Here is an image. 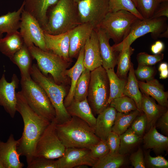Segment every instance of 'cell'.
Here are the masks:
<instances>
[{"label":"cell","instance_id":"25","mask_svg":"<svg viewBox=\"0 0 168 168\" xmlns=\"http://www.w3.org/2000/svg\"><path fill=\"white\" fill-rule=\"evenodd\" d=\"M84 46L81 49L77 60L72 67L66 71V75L71 79V85L69 91L65 97L64 104L67 107L73 100L74 91L76 85L83 72L86 69L83 63Z\"/></svg>","mask_w":168,"mask_h":168},{"label":"cell","instance_id":"32","mask_svg":"<svg viewBox=\"0 0 168 168\" xmlns=\"http://www.w3.org/2000/svg\"><path fill=\"white\" fill-rule=\"evenodd\" d=\"M110 87L109 105L114 99L123 96L124 90L127 82V79L119 77L115 72L114 69L106 70Z\"/></svg>","mask_w":168,"mask_h":168},{"label":"cell","instance_id":"29","mask_svg":"<svg viewBox=\"0 0 168 168\" xmlns=\"http://www.w3.org/2000/svg\"><path fill=\"white\" fill-rule=\"evenodd\" d=\"M32 58L28 47L24 44L10 59L19 68L21 77L28 78L31 77Z\"/></svg>","mask_w":168,"mask_h":168},{"label":"cell","instance_id":"28","mask_svg":"<svg viewBox=\"0 0 168 168\" xmlns=\"http://www.w3.org/2000/svg\"><path fill=\"white\" fill-rule=\"evenodd\" d=\"M128 72L127 82L123 91V95L133 99L135 102L138 110L142 112L141 111L142 94L139 90L138 80L134 73L132 63Z\"/></svg>","mask_w":168,"mask_h":168},{"label":"cell","instance_id":"53","mask_svg":"<svg viewBox=\"0 0 168 168\" xmlns=\"http://www.w3.org/2000/svg\"><path fill=\"white\" fill-rule=\"evenodd\" d=\"M168 37V28L163 32L160 34L159 38H166Z\"/></svg>","mask_w":168,"mask_h":168},{"label":"cell","instance_id":"40","mask_svg":"<svg viewBox=\"0 0 168 168\" xmlns=\"http://www.w3.org/2000/svg\"><path fill=\"white\" fill-rule=\"evenodd\" d=\"M144 160L146 168H168V161L163 156L158 155L152 157L150 154V151L144 152Z\"/></svg>","mask_w":168,"mask_h":168},{"label":"cell","instance_id":"47","mask_svg":"<svg viewBox=\"0 0 168 168\" xmlns=\"http://www.w3.org/2000/svg\"><path fill=\"white\" fill-rule=\"evenodd\" d=\"M106 140L109 147V152L111 153H119L120 144L119 135L112 131L109 134Z\"/></svg>","mask_w":168,"mask_h":168},{"label":"cell","instance_id":"44","mask_svg":"<svg viewBox=\"0 0 168 168\" xmlns=\"http://www.w3.org/2000/svg\"><path fill=\"white\" fill-rule=\"evenodd\" d=\"M147 124L146 116L144 113H141L135 119L130 128L136 134L142 138L146 130Z\"/></svg>","mask_w":168,"mask_h":168},{"label":"cell","instance_id":"42","mask_svg":"<svg viewBox=\"0 0 168 168\" xmlns=\"http://www.w3.org/2000/svg\"><path fill=\"white\" fill-rule=\"evenodd\" d=\"M156 72L155 67L150 66L138 65L134 70L136 77L140 81H148L154 78Z\"/></svg>","mask_w":168,"mask_h":168},{"label":"cell","instance_id":"36","mask_svg":"<svg viewBox=\"0 0 168 168\" xmlns=\"http://www.w3.org/2000/svg\"><path fill=\"white\" fill-rule=\"evenodd\" d=\"M91 72L85 69L78 80L75 86L73 100L77 101L87 98Z\"/></svg>","mask_w":168,"mask_h":168},{"label":"cell","instance_id":"21","mask_svg":"<svg viewBox=\"0 0 168 168\" xmlns=\"http://www.w3.org/2000/svg\"><path fill=\"white\" fill-rule=\"evenodd\" d=\"M117 113L114 108L109 105L98 115L94 132L96 136L100 139L106 140L112 131Z\"/></svg>","mask_w":168,"mask_h":168},{"label":"cell","instance_id":"54","mask_svg":"<svg viewBox=\"0 0 168 168\" xmlns=\"http://www.w3.org/2000/svg\"><path fill=\"white\" fill-rule=\"evenodd\" d=\"M0 168H5L4 167L1 162V161L0 160Z\"/></svg>","mask_w":168,"mask_h":168},{"label":"cell","instance_id":"49","mask_svg":"<svg viewBox=\"0 0 168 168\" xmlns=\"http://www.w3.org/2000/svg\"><path fill=\"white\" fill-rule=\"evenodd\" d=\"M163 3L160 5L155 12L152 18H158L161 17H168V4L167 2H163Z\"/></svg>","mask_w":168,"mask_h":168},{"label":"cell","instance_id":"18","mask_svg":"<svg viewBox=\"0 0 168 168\" xmlns=\"http://www.w3.org/2000/svg\"><path fill=\"white\" fill-rule=\"evenodd\" d=\"M69 31L60 34L53 35L44 31V35L48 50L58 55L66 61L71 62L72 59L69 56Z\"/></svg>","mask_w":168,"mask_h":168},{"label":"cell","instance_id":"12","mask_svg":"<svg viewBox=\"0 0 168 168\" xmlns=\"http://www.w3.org/2000/svg\"><path fill=\"white\" fill-rule=\"evenodd\" d=\"M82 23L97 27L109 12L108 0H82L77 3Z\"/></svg>","mask_w":168,"mask_h":168},{"label":"cell","instance_id":"6","mask_svg":"<svg viewBox=\"0 0 168 168\" xmlns=\"http://www.w3.org/2000/svg\"><path fill=\"white\" fill-rule=\"evenodd\" d=\"M21 92L27 104L36 114L50 122L55 119V109L42 87L30 77H21Z\"/></svg>","mask_w":168,"mask_h":168},{"label":"cell","instance_id":"45","mask_svg":"<svg viewBox=\"0 0 168 168\" xmlns=\"http://www.w3.org/2000/svg\"><path fill=\"white\" fill-rule=\"evenodd\" d=\"M93 157L98 159L110 152V149L106 140H100L89 148Z\"/></svg>","mask_w":168,"mask_h":168},{"label":"cell","instance_id":"24","mask_svg":"<svg viewBox=\"0 0 168 168\" xmlns=\"http://www.w3.org/2000/svg\"><path fill=\"white\" fill-rule=\"evenodd\" d=\"M143 146L146 149H152L156 154L168 151V137L159 133L155 125L143 136Z\"/></svg>","mask_w":168,"mask_h":168},{"label":"cell","instance_id":"51","mask_svg":"<svg viewBox=\"0 0 168 168\" xmlns=\"http://www.w3.org/2000/svg\"><path fill=\"white\" fill-rule=\"evenodd\" d=\"M168 77V69H167L160 72V78L165 79Z\"/></svg>","mask_w":168,"mask_h":168},{"label":"cell","instance_id":"22","mask_svg":"<svg viewBox=\"0 0 168 168\" xmlns=\"http://www.w3.org/2000/svg\"><path fill=\"white\" fill-rule=\"evenodd\" d=\"M167 110V108L157 104L154 99L142 93L141 111L147 119V131L155 125L158 119Z\"/></svg>","mask_w":168,"mask_h":168},{"label":"cell","instance_id":"7","mask_svg":"<svg viewBox=\"0 0 168 168\" xmlns=\"http://www.w3.org/2000/svg\"><path fill=\"white\" fill-rule=\"evenodd\" d=\"M109 81L106 70L102 66L91 72L87 99L94 115H98L109 105Z\"/></svg>","mask_w":168,"mask_h":168},{"label":"cell","instance_id":"15","mask_svg":"<svg viewBox=\"0 0 168 168\" xmlns=\"http://www.w3.org/2000/svg\"><path fill=\"white\" fill-rule=\"evenodd\" d=\"M18 141L11 134L7 141L0 140V160L5 168H22L24 164L20 160L17 146Z\"/></svg>","mask_w":168,"mask_h":168},{"label":"cell","instance_id":"43","mask_svg":"<svg viewBox=\"0 0 168 168\" xmlns=\"http://www.w3.org/2000/svg\"><path fill=\"white\" fill-rule=\"evenodd\" d=\"M27 168H58L57 160L43 157H35Z\"/></svg>","mask_w":168,"mask_h":168},{"label":"cell","instance_id":"48","mask_svg":"<svg viewBox=\"0 0 168 168\" xmlns=\"http://www.w3.org/2000/svg\"><path fill=\"white\" fill-rule=\"evenodd\" d=\"M155 126L159 129L162 134L168 135V111L164 113L157 120Z\"/></svg>","mask_w":168,"mask_h":168},{"label":"cell","instance_id":"19","mask_svg":"<svg viewBox=\"0 0 168 168\" xmlns=\"http://www.w3.org/2000/svg\"><path fill=\"white\" fill-rule=\"evenodd\" d=\"M94 29L99 40L102 67L105 70L114 69L117 64L119 53L115 52L112 49L109 43L110 38L104 30L99 27Z\"/></svg>","mask_w":168,"mask_h":168},{"label":"cell","instance_id":"1","mask_svg":"<svg viewBox=\"0 0 168 168\" xmlns=\"http://www.w3.org/2000/svg\"><path fill=\"white\" fill-rule=\"evenodd\" d=\"M16 109L24 123L22 135L18 140L17 149L20 155L25 156L27 165L34 158L36 144L50 122L35 112L27 104L21 91L16 93Z\"/></svg>","mask_w":168,"mask_h":168},{"label":"cell","instance_id":"27","mask_svg":"<svg viewBox=\"0 0 168 168\" xmlns=\"http://www.w3.org/2000/svg\"><path fill=\"white\" fill-rule=\"evenodd\" d=\"M24 44L20 32L18 30L12 32L0 39V51L11 59Z\"/></svg>","mask_w":168,"mask_h":168},{"label":"cell","instance_id":"41","mask_svg":"<svg viewBox=\"0 0 168 168\" xmlns=\"http://www.w3.org/2000/svg\"><path fill=\"white\" fill-rule=\"evenodd\" d=\"M164 58V54L161 53L150 55L146 52H141L137 56L138 65L152 66L161 61Z\"/></svg>","mask_w":168,"mask_h":168},{"label":"cell","instance_id":"11","mask_svg":"<svg viewBox=\"0 0 168 168\" xmlns=\"http://www.w3.org/2000/svg\"><path fill=\"white\" fill-rule=\"evenodd\" d=\"M19 29L24 44L27 47L34 44L44 51H48L43 30L35 18L24 9L21 15Z\"/></svg>","mask_w":168,"mask_h":168},{"label":"cell","instance_id":"46","mask_svg":"<svg viewBox=\"0 0 168 168\" xmlns=\"http://www.w3.org/2000/svg\"><path fill=\"white\" fill-rule=\"evenodd\" d=\"M129 160L134 168H146L144 153L141 148H139L137 151L132 154Z\"/></svg>","mask_w":168,"mask_h":168},{"label":"cell","instance_id":"4","mask_svg":"<svg viewBox=\"0 0 168 168\" xmlns=\"http://www.w3.org/2000/svg\"><path fill=\"white\" fill-rule=\"evenodd\" d=\"M30 74L32 79L42 87L48 96L55 111L54 120L57 124L63 123L70 119L71 116L64 104L67 94L64 85L57 84L53 79L44 75L35 63L32 65Z\"/></svg>","mask_w":168,"mask_h":168},{"label":"cell","instance_id":"2","mask_svg":"<svg viewBox=\"0 0 168 168\" xmlns=\"http://www.w3.org/2000/svg\"><path fill=\"white\" fill-rule=\"evenodd\" d=\"M58 135L66 148H89L100 139L95 134L94 130L85 121L75 116L60 124H56Z\"/></svg>","mask_w":168,"mask_h":168},{"label":"cell","instance_id":"52","mask_svg":"<svg viewBox=\"0 0 168 168\" xmlns=\"http://www.w3.org/2000/svg\"><path fill=\"white\" fill-rule=\"evenodd\" d=\"M168 69V65L166 63H161L158 67V70L159 72Z\"/></svg>","mask_w":168,"mask_h":168},{"label":"cell","instance_id":"16","mask_svg":"<svg viewBox=\"0 0 168 168\" xmlns=\"http://www.w3.org/2000/svg\"><path fill=\"white\" fill-rule=\"evenodd\" d=\"M94 28L90 23H82L70 30L69 56L71 59L78 55Z\"/></svg>","mask_w":168,"mask_h":168},{"label":"cell","instance_id":"14","mask_svg":"<svg viewBox=\"0 0 168 168\" xmlns=\"http://www.w3.org/2000/svg\"><path fill=\"white\" fill-rule=\"evenodd\" d=\"M19 83V80L15 74H13L10 82L7 81L4 74L0 79V105L12 118H14L16 111V89Z\"/></svg>","mask_w":168,"mask_h":168},{"label":"cell","instance_id":"34","mask_svg":"<svg viewBox=\"0 0 168 168\" xmlns=\"http://www.w3.org/2000/svg\"><path fill=\"white\" fill-rule=\"evenodd\" d=\"M119 136L120 144L119 153L124 156L139 143L142 139V138L136 134L130 127Z\"/></svg>","mask_w":168,"mask_h":168},{"label":"cell","instance_id":"38","mask_svg":"<svg viewBox=\"0 0 168 168\" xmlns=\"http://www.w3.org/2000/svg\"><path fill=\"white\" fill-rule=\"evenodd\" d=\"M109 106L114 108L117 112L123 113H127L138 109L134 100L125 95L113 100Z\"/></svg>","mask_w":168,"mask_h":168},{"label":"cell","instance_id":"30","mask_svg":"<svg viewBox=\"0 0 168 168\" xmlns=\"http://www.w3.org/2000/svg\"><path fill=\"white\" fill-rule=\"evenodd\" d=\"M22 2L20 7L16 11L8 12L0 16V32L7 33L17 31L20 28L21 14L24 8Z\"/></svg>","mask_w":168,"mask_h":168},{"label":"cell","instance_id":"17","mask_svg":"<svg viewBox=\"0 0 168 168\" xmlns=\"http://www.w3.org/2000/svg\"><path fill=\"white\" fill-rule=\"evenodd\" d=\"M84 49L83 63L86 69L91 72L102 66L99 40L94 29L87 39Z\"/></svg>","mask_w":168,"mask_h":168},{"label":"cell","instance_id":"20","mask_svg":"<svg viewBox=\"0 0 168 168\" xmlns=\"http://www.w3.org/2000/svg\"><path fill=\"white\" fill-rule=\"evenodd\" d=\"M24 10L29 12L38 21L43 30L48 21L47 12L58 0H22Z\"/></svg>","mask_w":168,"mask_h":168},{"label":"cell","instance_id":"5","mask_svg":"<svg viewBox=\"0 0 168 168\" xmlns=\"http://www.w3.org/2000/svg\"><path fill=\"white\" fill-rule=\"evenodd\" d=\"M28 48L33 58L36 61L38 68L44 75L50 74L54 82L58 85H64L68 82L65 72L70 62L51 52L44 51L34 44Z\"/></svg>","mask_w":168,"mask_h":168},{"label":"cell","instance_id":"31","mask_svg":"<svg viewBox=\"0 0 168 168\" xmlns=\"http://www.w3.org/2000/svg\"><path fill=\"white\" fill-rule=\"evenodd\" d=\"M142 112L137 109L127 113L117 112L112 131L119 135L130 126L136 117Z\"/></svg>","mask_w":168,"mask_h":168},{"label":"cell","instance_id":"9","mask_svg":"<svg viewBox=\"0 0 168 168\" xmlns=\"http://www.w3.org/2000/svg\"><path fill=\"white\" fill-rule=\"evenodd\" d=\"M138 19L125 10L109 12L97 27L104 30L115 44H118L125 38L132 25Z\"/></svg>","mask_w":168,"mask_h":168},{"label":"cell","instance_id":"33","mask_svg":"<svg viewBox=\"0 0 168 168\" xmlns=\"http://www.w3.org/2000/svg\"><path fill=\"white\" fill-rule=\"evenodd\" d=\"M134 49L130 46L123 48L118 54L117 64L118 67L116 74L122 78H127V75L132 62L131 56Z\"/></svg>","mask_w":168,"mask_h":168},{"label":"cell","instance_id":"3","mask_svg":"<svg viewBox=\"0 0 168 168\" xmlns=\"http://www.w3.org/2000/svg\"><path fill=\"white\" fill-rule=\"evenodd\" d=\"M82 23L75 0H58L52 6L43 30L56 35L68 31Z\"/></svg>","mask_w":168,"mask_h":168},{"label":"cell","instance_id":"58","mask_svg":"<svg viewBox=\"0 0 168 168\" xmlns=\"http://www.w3.org/2000/svg\"><path fill=\"white\" fill-rule=\"evenodd\" d=\"M75 0L76 2H77V3H78V2H79V1L82 0Z\"/></svg>","mask_w":168,"mask_h":168},{"label":"cell","instance_id":"50","mask_svg":"<svg viewBox=\"0 0 168 168\" xmlns=\"http://www.w3.org/2000/svg\"><path fill=\"white\" fill-rule=\"evenodd\" d=\"M164 48V43L160 40H157L151 45V50L153 54H156L161 53Z\"/></svg>","mask_w":168,"mask_h":168},{"label":"cell","instance_id":"10","mask_svg":"<svg viewBox=\"0 0 168 168\" xmlns=\"http://www.w3.org/2000/svg\"><path fill=\"white\" fill-rule=\"evenodd\" d=\"M54 119L45 129L36 145L34 158L58 159L64 154L66 147L57 134Z\"/></svg>","mask_w":168,"mask_h":168},{"label":"cell","instance_id":"35","mask_svg":"<svg viewBox=\"0 0 168 168\" xmlns=\"http://www.w3.org/2000/svg\"><path fill=\"white\" fill-rule=\"evenodd\" d=\"M125 162L124 155L109 152L98 159L92 168H118L123 165Z\"/></svg>","mask_w":168,"mask_h":168},{"label":"cell","instance_id":"56","mask_svg":"<svg viewBox=\"0 0 168 168\" xmlns=\"http://www.w3.org/2000/svg\"><path fill=\"white\" fill-rule=\"evenodd\" d=\"M2 33L0 32V39L2 38Z\"/></svg>","mask_w":168,"mask_h":168},{"label":"cell","instance_id":"39","mask_svg":"<svg viewBox=\"0 0 168 168\" xmlns=\"http://www.w3.org/2000/svg\"><path fill=\"white\" fill-rule=\"evenodd\" d=\"M159 0H136L135 6L143 18L152 17L159 7Z\"/></svg>","mask_w":168,"mask_h":168},{"label":"cell","instance_id":"13","mask_svg":"<svg viewBox=\"0 0 168 168\" xmlns=\"http://www.w3.org/2000/svg\"><path fill=\"white\" fill-rule=\"evenodd\" d=\"M97 160L93 157L88 148L68 147L57 161L58 168H75L81 165L92 168Z\"/></svg>","mask_w":168,"mask_h":168},{"label":"cell","instance_id":"37","mask_svg":"<svg viewBox=\"0 0 168 168\" xmlns=\"http://www.w3.org/2000/svg\"><path fill=\"white\" fill-rule=\"evenodd\" d=\"M109 12L125 10L134 15L139 19L143 18L132 0H108Z\"/></svg>","mask_w":168,"mask_h":168},{"label":"cell","instance_id":"57","mask_svg":"<svg viewBox=\"0 0 168 168\" xmlns=\"http://www.w3.org/2000/svg\"><path fill=\"white\" fill-rule=\"evenodd\" d=\"M132 1L133 2V3H134L135 6V5H136V0H132Z\"/></svg>","mask_w":168,"mask_h":168},{"label":"cell","instance_id":"55","mask_svg":"<svg viewBox=\"0 0 168 168\" xmlns=\"http://www.w3.org/2000/svg\"><path fill=\"white\" fill-rule=\"evenodd\" d=\"M160 2H168V0H159Z\"/></svg>","mask_w":168,"mask_h":168},{"label":"cell","instance_id":"8","mask_svg":"<svg viewBox=\"0 0 168 168\" xmlns=\"http://www.w3.org/2000/svg\"><path fill=\"white\" fill-rule=\"evenodd\" d=\"M167 28L165 17L138 19L132 25L125 38L121 42L112 46V49L119 53L123 48L130 46L137 39L149 33H151L153 39L156 40Z\"/></svg>","mask_w":168,"mask_h":168},{"label":"cell","instance_id":"23","mask_svg":"<svg viewBox=\"0 0 168 168\" xmlns=\"http://www.w3.org/2000/svg\"><path fill=\"white\" fill-rule=\"evenodd\" d=\"M139 88L142 93L151 96L158 104L166 108L168 106V93L163 85L154 78L146 82L138 81Z\"/></svg>","mask_w":168,"mask_h":168},{"label":"cell","instance_id":"26","mask_svg":"<svg viewBox=\"0 0 168 168\" xmlns=\"http://www.w3.org/2000/svg\"><path fill=\"white\" fill-rule=\"evenodd\" d=\"M66 109L71 116H75L81 119L94 130L96 118L93 113L87 98L80 101L73 100Z\"/></svg>","mask_w":168,"mask_h":168}]
</instances>
